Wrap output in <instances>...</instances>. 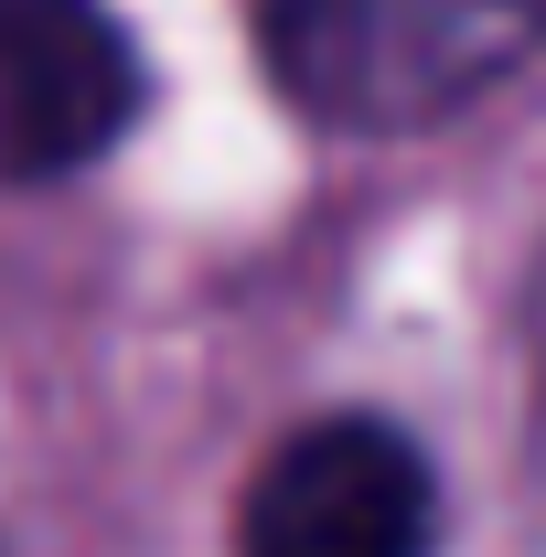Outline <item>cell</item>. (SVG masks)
Listing matches in <instances>:
<instances>
[{"instance_id":"6da1fadb","label":"cell","mask_w":546,"mask_h":557,"mask_svg":"<svg viewBox=\"0 0 546 557\" xmlns=\"http://www.w3.org/2000/svg\"><path fill=\"white\" fill-rule=\"evenodd\" d=\"M278 86L333 129H429L546 44V0H258Z\"/></svg>"},{"instance_id":"3957f363","label":"cell","mask_w":546,"mask_h":557,"mask_svg":"<svg viewBox=\"0 0 546 557\" xmlns=\"http://www.w3.org/2000/svg\"><path fill=\"white\" fill-rule=\"evenodd\" d=\"M139 119V54L97 0H0V172H86Z\"/></svg>"},{"instance_id":"7a4b0ae2","label":"cell","mask_w":546,"mask_h":557,"mask_svg":"<svg viewBox=\"0 0 546 557\" xmlns=\"http://www.w3.org/2000/svg\"><path fill=\"white\" fill-rule=\"evenodd\" d=\"M439 483L429 450L386 418H311L289 429L236 515V557H429Z\"/></svg>"}]
</instances>
